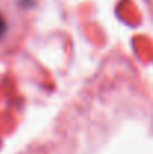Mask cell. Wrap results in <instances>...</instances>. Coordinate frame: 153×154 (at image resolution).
Listing matches in <instances>:
<instances>
[{
	"instance_id": "obj_1",
	"label": "cell",
	"mask_w": 153,
	"mask_h": 154,
	"mask_svg": "<svg viewBox=\"0 0 153 154\" xmlns=\"http://www.w3.org/2000/svg\"><path fill=\"white\" fill-rule=\"evenodd\" d=\"M5 32H6V21H5V18L0 15V38L5 35Z\"/></svg>"
}]
</instances>
